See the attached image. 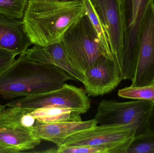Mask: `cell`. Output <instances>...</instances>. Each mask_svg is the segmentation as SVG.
I'll list each match as a JSON object with an SVG mask.
<instances>
[{
  "label": "cell",
  "instance_id": "obj_1",
  "mask_svg": "<svg viewBox=\"0 0 154 153\" xmlns=\"http://www.w3.org/2000/svg\"><path fill=\"white\" fill-rule=\"evenodd\" d=\"M86 14L83 0H31L22 19L32 44L46 46L60 42Z\"/></svg>",
  "mask_w": 154,
  "mask_h": 153
},
{
  "label": "cell",
  "instance_id": "obj_2",
  "mask_svg": "<svg viewBox=\"0 0 154 153\" xmlns=\"http://www.w3.org/2000/svg\"><path fill=\"white\" fill-rule=\"evenodd\" d=\"M69 80L75 81L59 67L32 61L23 54L0 73V96L8 99L49 92Z\"/></svg>",
  "mask_w": 154,
  "mask_h": 153
},
{
  "label": "cell",
  "instance_id": "obj_3",
  "mask_svg": "<svg viewBox=\"0 0 154 153\" xmlns=\"http://www.w3.org/2000/svg\"><path fill=\"white\" fill-rule=\"evenodd\" d=\"M60 43L70 65L83 77L100 58H109L87 14L66 31Z\"/></svg>",
  "mask_w": 154,
  "mask_h": 153
},
{
  "label": "cell",
  "instance_id": "obj_4",
  "mask_svg": "<svg viewBox=\"0 0 154 153\" xmlns=\"http://www.w3.org/2000/svg\"><path fill=\"white\" fill-rule=\"evenodd\" d=\"M137 129L136 124L97 125L72 135L60 146H101L109 148L112 153H127Z\"/></svg>",
  "mask_w": 154,
  "mask_h": 153
},
{
  "label": "cell",
  "instance_id": "obj_5",
  "mask_svg": "<svg viewBox=\"0 0 154 153\" xmlns=\"http://www.w3.org/2000/svg\"><path fill=\"white\" fill-rule=\"evenodd\" d=\"M153 102L136 100L128 102H118L103 100L97 107L94 119L100 125L136 124L138 129L135 137L149 132V120Z\"/></svg>",
  "mask_w": 154,
  "mask_h": 153
},
{
  "label": "cell",
  "instance_id": "obj_6",
  "mask_svg": "<svg viewBox=\"0 0 154 153\" xmlns=\"http://www.w3.org/2000/svg\"><path fill=\"white\" fill-rule=\"evenodd\" d=\"M154 0H123L125 25V51L121 74L123 80L134 78L141 25L150 3Z\"/></svg>",
  "mask_w": 154,
  "mask_h": 153
},
{
  "label": "cell",
  "instance_id": "obj_7",
  "mask_svg": "<svg viewBox=\"0 0 154 153\" xmlns=\"http://www.w3.org/2000/svg\"><path fill=\"white\" fill-rule=\"evenodd\" d=\"M49 105L69 108L81 115L89 110L91 101L82 88L65 83L59 89L14 100L5 106L29 109L32 111Z\"/></svg>",
  "mask_w": 154,
  "mask_h": 153
},
{
  "label": "cell",
  "instance_id": "obj_8",
  "mask_svg": "<svg viewBox=\"0 0 154 153\" xmlns=\"http://www.w3.org/2000/svg\"><path fill=\"white\" fill-rule=\"evenodd\" d=\"M0 105V145L13 147L20 152L32 150L41 140L32 128L22 124L21 118L32 110L24 108L7 107Z\"/></svg>",
  "mask_w": 154,
  "mask_h": 153
},
{
  "label": "cell",
  "instance_id": "obj_9",
  "mask_svg": "<svg viewBox=\"0 0 154 153\" xmlns=\"http://www.w3.org/2000/svg\"><path fill=\"white\" fill-rule=\"evenodd\" d=\"M91 1L106 27L111 54L121 73L125 41L123 0Z\"/></svg>",
  "mask_w": 154,
  "mask_h": 153
},
{
  "label": "cell",
  "instance_id": "obj_10",
  "mask_svg": "<svg viewBox=\"0 0 154 153\" xmlns=\"http://www.w3.org/2000/svg\"><path fill=\"white\" fill-rule=\"evenodd\" d=\"M154 83V1L146 10L138 40V54L134 78L131 86Z\"/></svg>",
  "mask_w": 154,
  "mask_h": 153
},
{
  "label": "cell",
  "instance_id": "obj_11",
  "mask_svg": "<svg viewBox=\"0 0 154 153\" xmlns=\"http://www.w3.org/2000/svg\"><path fill=\"white\" fill-rule=\"evenodd\" d=\"M123 80L114 60L103 57L86 72L82 83L87 95L94 97L111 92Z\"/></svg>",
  "mask_w": 154,
  "mask_h": 153
},
{
  "label": "cell",
  "instance_id": "obj_12",
  "mask_svg": "<svg viewBox=\"0 0 154 153\" xmlns=\"http://www.w3.org/2000/svg\"><path fill=\"white\" fill-rule=\"evenodd\" d=\"M98 125L95 119L80 122H63L44 123L36 120L33 131L41 140L49 141L57 147L74 134L92 128Z\"/></svg>",
  "mask_w": 154,
  "mask_h": 153
},
{
  "label": "cell",
  "instance_id": "obj_13",
  "mask_svg": "<svg viewBox=\"0 0 154 153\" xmlns=\"http://www.w3.org/2000/svg\"><path fill=\"white\" fill-rule=\"evenodd\" d=\"M31 45L22 19L0 13V48L21 55Z\"/></svg>",
  "mask_w": 154,
  "mask_h": 153
},
{
  "label": "cell",
  "instance_id": "obj_14",
  "mask_svg": "<svg viewBox=\"0 0 154 153\" xmlns=\"http://www.w3.org/2000/svg\"><path fill=\"white\" fill-rule=\"evenodd\" d=\"M25 54L32 61L59 67L75 81L83 82L84 77L70 65L60 42L46 46L34 45L27 49Z\"/></svg>",
  "mask_w": 154,
  "mask_h": 153
},
{
  "label": "cell",
  "instance_id": "obj_15",
  "mask_svg": "<svg viewBox=\"0 0 154 153\" xmlns=\"http://www.w3.org/2000/svg\"><path fill=\"white\" fill-rule=\"evenodd\" d=\"M36 120L44 123L82 121L80 114L69 108L60 106H46L30 112Z\"/></svg>",
  "mask_w": 154,
  "mask_h": 153
},
{
  "label": "cell",
  "instance_id": "obj_16",
  "mask_svg": "<svg viewBox=\"0 0 154 153\" xmlns=\"http://www.w3.org/2000/svg\"><path fill=\"white\" fill-rule=\"evenodd\" d=\"M86 8L87 15L97 33L98 37L102 43V46L109 58L113 59L108 35L106 27L95 9L91 0H83ZM114 60V59H113Z\"/></svg>",
  "mask_w": 154,
  "mask_h": 153
},
{
  "label": "cell",
  "instance_id": "obj_17",
  "mask_svg": "<svg viewBox=\"0 0 154 153\" xmlns=\"http://www.w3.org/2000/svg\"><path fill=\"white\" fill-rule=\"evenodd\" d=\"M118 94L121 98L148 101L154 103V83L140 87H125L119 90Z\"/></svg>",
  "mask_w": 154,
  "mask_h": 153
},
{
  "label": "cell",
  "instance_id": "obj_18",
  "mask_svg": "<svg viewBox=\"0 0 154 153\" xmlns=\"http://www.w3.org/2000/svg\"><path fill=\"white\" fill-rule=\"evenodd\" d=\"M29 0H0V13L23 19Z\"/></svg>",
  "mask_w": 154,
  "mask_h": 153
},
{
  "label": "cell",
  "instance_id": "obj_19",
  "mask_svg": "<svg viewBox=\"0 0 154 153\" xmlns=\"http://www.w3.org/2000/svg\"><path fill=\"white\" fill-rule=\"evenodd\" d=\"M127 153H154V133L135 137Z\"/></svg>",
  "mask_w": 154,
  "mask_h": 153
},
{
  "label": "cell",
  "instance_id": "obj_20",
  "mask_svg": "<svg viewBox=\"0 0 154 153\" xmlns=\"http://www.w3.org/2000/svg\"><path fill=\"white\" fill-rule=\"evenodd\" d=\"M44 153H112L111 150L106 147L79 146H60L52 148Z\"/></svg>",
  "mask_w": 154,
  "mask_h": 153
},
{
  "label": "cell",
  "instance_id": "obj_21",
  "mask_svg": "<svg viewBox=\"0 0 154 153\" xmlns=\"http://www.w3.org/2000/svg\"><path fill=\"white\" fill-rule=\"evenodd\" d=\"M16 54L5 49L0 48V73L11 66L16 59Z\"/></svg>",
  "mask_w": 154,
  "mask_h": 153
},
{
  "label": "cell",
  "instance_id": "obj_22",
  "mask_svg": "<svg viewBox=\"0 0 154 153\" xmlns=\"http://www.w3.org/2000/svg\"><path fill=\"white\" fill-rule=\"evenodd\" d=\"M20 152L16 148L0 145V153H17Z\"/></svg>",
  "mask_w": 154,
  "mask_h": 153
},
{
  "label": "cell",
  "instance_id": "obj_23",
  "mask_svg": "<svg viewBox=\"0 0 154 153\" xmlns=\"http://www.w3.org/2000/svg\"><path fill=\"white\" fill-rule=\"evenodd\" d=\"M149 131L154 133V103L149 120Z\"/></svg>",
  "mask_w": 154,
  "mask_h": 153
},
{
  "label": "cell",
  "instance_id": "obj_24",
  "mask_svg": "<svg viewBox=\"0 0 154 153\" xmlns=\"http://www.w3.org/2000/svg\"><path fill=\"white\" fill-rule=\"evenodd\" d=\"M29 1H31V0H29Z\"/></svg>",
  "mask_w": 154,
  "mask_h": 153
}]
</instances>
